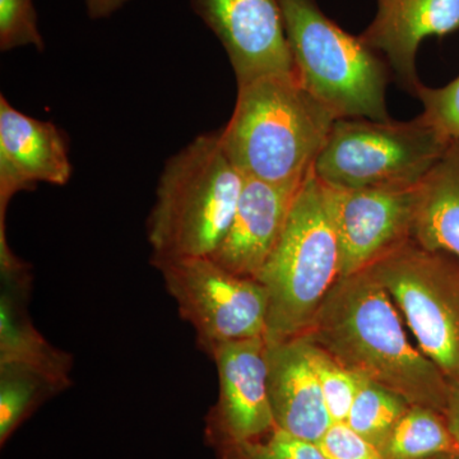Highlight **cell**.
<instances>
[{
  "label": "cell",
  "mask_w": 459,
  "mask_h": 459,
  "mask_svg": "<svg viewBox=\"0 0 459 459\" xmlns=\"http://www.w3.org/2000/svg\"><path fill=\"white\" fill-rule=\"evenodd\" d=\"M301 336L356 376L446 413L452 385L411 344L397 305L369 271L338 279Z\"/></svg>",
  "instance_id": "obj_1"
},
{
  "label": "cell",
  "mask_w": 459,
  "mask_h": 459,
  "mask_svg": "<svg viewBox=\"0 0 459 459\" xmlns=\"http://www.w3.org/2000/svg\"><path fill=\"white\" fill-rule=\"evenodd\" d=\"M336 120L296 72L263 75L238 86L237 105L220 142L247 179L300 186Z\"/></svg>",
  "instance_id": "obj_2"
},
{
  "label": "cell",
  "mask_w": 459,
  "mask_h": 459,
  "mask_svg": "<svg viewBox=\"0 0 459 459\" xmlns=\"http://www.w3.org/2000/svg\"><path fill=\"white\" fill-rule=\"evenodd\" d=\"M244 181L219 133L198 135L171 156L147 220L151 264L212 255L231 226Z\"/></svg>",
  "instance_id": "obj_3"
},
{
  "label": "cell",
  "mask_w": 459,
  "mask_h": 459,
  "mask_svg": "<svg viewBox=\"0 0 459 459\" xmlns=\"http://www.w3.org/2000/svg\"><path fill=\"white\" fill-rule=\"evenodd\" d=\"M340 279V247L322 181L310 171L259 273L268 298L265 342L301 336Z\"/></svg>",
  "instance_id": "obj_4"
},
{
  "label": "cell",
  "mask_w": 459,
  "mask_h": 459,
  "mask_svg": "<svg viewBox=\"0 0 459 459\" xmlns=\"http://www.w3.org/2000/svg\"><path fill=\"white\" fill-rule=\"evenodd\" d=\"M295 72L305 89L337 119L391 120L388 62L341 29L316 0H279Z\"/></svg>",
  "instance_id": "obj_5"
},
{
  "label": "cell",
  "mask_w": 459,
  "mask_h": 459,
  "mask_svg": "<svg viewBox=\"0 0 459 459\" xmlns=\"http://www.w3.org/2000/svg\"><path fill=\"white\" fill-rule=\"evenodd\" d=\"M451 142L422 115L410 122L337 119L313 171L332 188L416 186Z\"/></svg>",
  "instance_id": "obj_6"
},
{
  "label": "cell",
  "mask_w": 459,
  "mask_h": 459,
  "mask_svg": "<svg viewBox=\"0 0 459 459\" xmlns=\"http://www.w3.org/2000/svg\"><path fill=\"white\" fill-rule=\"evenodd\" d=\"M367 270L394 299L419 349L459 388V258L410 240Z\"/></svg>",
  "instance_id": "obj_7"
},
{
  "label": "cell",
  "mask_w": 459,
  "mask_h": 459,
  "mask_svg": "<svg viewBox=\"0 0 459 459\" xmlns=\"http://www.w3.org/2000/svg\"><path fill=\"white\" fill-rule=\"evenodd\" d=\"M152 265L207 355L219 344L265 336L268 298L258 280L231 273L208 256Z\"/></svg>",
  "instance_id": "obj_8"
},
{
  "label": "cell",
  "mask_w": 459,
  "mask_h": 459,
  "mask_svg": "<svg viewBox=\"0 0 459 459\" xmlns=\"http://www.w3.org/2000/svg\"><path fill=\"white\" fill-rule=\"evenodd\" d=\"M419 184L362 189L323 184L340 247V279L412 240Z\"/></svg>",
  "instance_id": "obj_9"
},
{
  "label": "cell",
  "mask_w": 459,
  "mask_h": 459,
  "mask_svg": "<svg viewBox=\"0 0 459 459\" xmlns=\"http://www.w3.org/2000/svg\"><path fill=\"white\" fill-rule=\"evenodd\" d=\"M264 337L219 344L216 364L219 397L205 418V440L212 448L250 442L276 429L267 391Z\"/></svg>",
  "instance_id": "obj_10"
},
{
  "label": "cell",
  "mask_w": 459,
  "mask_h": 459,
  "mask_svg": "<svg viewBox=\"0 0 459 459\" xmlns=\"http://www.w3.org/2000/svg\"><path fill=\"white\" fill-rule=\"evenodd\" d=\"M189 4L221 42L238 86L295 72L279 0H189Z\"/></svg>",
  "instance_id": "obj_11"
},
{
  "label": "cell",
  "mask_w": 459,
  "mask_h": 459,
  "mask_svg": "<svg viewBox=\"0 0 459 459\" xmlns=\"http://www.w3.org/2000/svg\"><path fill=\"white\" fill-rule=\"evenodd\" d=\"M71 175L68 146L56 124L22 114L0 96V238L14 195L39 183L65 186Z\"/></svg>",
  "instance_id": "obj_12"
},
{
  "label": "cell",
  "mask_w": 459,
  "mask_h": 459,
  "mask_svg": "<svg viewBox=\"0 0 459 459\" xmlns=\"http://www.w3.org/2000/svg\"><path fill=\"white\" fill-rule=\"evenodd\" d=\"M300 186H274L246 178L228 234L208 258L238 276L258 279Z\"/></svg>",
  "instance_id": "obj_13"
},
{
  "label": "cell",
  "mask_w": 459,
  "mask_h": 459,
  "mask_svg": "<svg viewBox=\"0 0 459 459\" xmlns=\"http://www.w3.org/2000/svg\"><path fill=\"white\" fill-rule=\"evenodd\" d=\"M267 391L274 427L318 444L333 424L304 337L267 343Z\"/></svg>",
  "instance_id": "obj_14"
},
{
  "label": "cell",
  "mask_w": 459,
  "mask_h": 459,
  "mask_svg": "<svg viewBox=\"0 0 459 459\" xmlns=\"http://www.w3.org/2000/svg\"><path fill=\"white\" fill-rule=\"evenodd\" d=\"M459 30V0H379L377 13L361 39L385 54L402 86L415 95L420 84L416 56L429 36Z\"/></svg>",
  "instance_id": "obj_15"
},
{
  "label": "cell",
  "mask_w": 459,
  "mask_h": 459,
  "mask_svg": "<svg viewBox=\"0 0 459 459\" xmlns=\"http://www.w3.org/2000/svg\"><path fill=\"white\" fill-rule=\"evenodd\" d=\"M412 240L431 252L459 258V140L420 181Z\"/></svg>",
  "instance_id": "obj_16"
},
{
  "label": "cell",
  "mask_w": 459,
  "mask_h": 459,
  "mask_svg": "<svg viewBox=\"0 0 459 459\" xmlns=\"http://www.w3.org/2000/svg\"><path fill=\"white\" fill-rule=\"evenodd\" d=\"M26 276H3L5 285L0 310V362L31 365L69 385L71 356L51 346L26 314Z\"/></svg>",
  "instance_id": "obj_17"
},
{
  "label": "cell",
  "mask_w": 459,
  "mask_h": 459,
  "mask_svg": "<svg viewBox=\"0 0 459 459\" xmlns=\"http://www.w3.org/2000/svg\"><path fill=\"white\" fill-rule=\"evenodd\" d=\"M66 386L31 365L0 362V442H7L42 402Z\"/></svg>",
  "instance_id": "obj_18"
},
{
  "label": "cell",
  "mask_w": 459,
  "mask_h": 459,
  "mask_svg": "<svg viewBox=\"0 0 459 459\" xmlns=\"http://www.w3.org/2000/svg\"><path fill=\"white\" fill-rule=\"evenodd\" d=\"M385 459H429L458 455L446 416L412 404L379 449Z\"/></svg>",
  "instance_id": "obj_19"
},
{
  "label": "cell",
  "mask_w": 459,
  "mask_h": 459,
  "mask_svg": "<svg viewBox=\"0 0 459 459\" xmlns=\"http://www.w3.org/2000/svg\"><path fill=\"white\" fill-rule=\"evenodd\" d=\"M411 406L401 394L360 377L346 424L380 449Z\"/></svg>",
  "instance_id": "obj_20"
},
{
  "label": "cell",
  "mask_w": 459,
  "mask_h": 459,
  "mask_svg": "<svg viewBox=\"0 0 459 459\" xmlns=\"http://www.w3.org/2000/svg\"><path fill=\"white\" fill-rule=\"evenodd\" d=\"M304 340L307 341L313 369L318 377L332 422H346L358 394L360 377L344 369L340 362L319 347L314 346L307 338Z\"/></svg>",
  "instance_id": "obj_21"
},
{
  "label": "cell",
  "mask_w": 459,
  "mask_h": 459,
  "mask_svg": "<svg viewBox=\"0 0 459 459\" xmlns=\"http://www.w3.org/2000/svg\"><path fill=\"white\" fill-rule=\"evenodd\" d=\"M219 459H327L318 444L274 429L267 437L214 448Z\"/></svg>",
  "instance_id": "obj_22"
},
{
  "label": "cell",
  "mask_w": 459,
  "mask_h": 459,
  "mask_svg": "<svg viewBox=\"0 0 459 459\" xmlns=\"http://www.w3.org/2000/svg\"><path fill=\"white\" fill-rule=\"evenodd\" d=\"M32 45L44 50L32 0H0V50Z\"/></svg>",
  "instance_id": "obj_23"
},
{
  "label": "cell",
  "mask_w": 459,
  "mask_h": 459,
  "mask_svg": "<svg viewBox=\"0 0 459 459\" xmlns=\"http://www.w3.org/2000/svg\"><path fill=\"white\" fill-rule=\"evenodd\" d=\"M415 96L424 107L422 117L449 140H459V75L437 89L421 83Z\"/></svg>",
  "instance_id": "obj_24"
},
{
  "label": "cell",
  "mask_w": 459,
  "mask_h": 459,
  "mask_svg": "<svg viewBox=\"0 0 459 459\" xmlns=\"http://www.w3.org/2000/svg\"><path fill=\"white\" fill-rule=\"evenodd\" d=\"M318 446L327 459H385L376 446L353 431L346 422L332 424Z\"/></svg>",
  "instance_id": "obj_25"
},
{
  "label": "cell",
  "mask_w": 459,
  "mask_h": 459,
  "mask_svg": "<svg viewBox=\"0 0 459 459\" xmlns=\"http://www.w3.org/2000/svg\"><path fill=\"white\" fill-rule=\"evenodd\" d=\"M131 0H86L87 13L91 20L108 18Z\"/></svg>",
  "instance_id": "obj_26"
},
{
  "label": "cell",
  "mask_w": 459,
  "mask_h": 459,
  "mask_svg": "<svg viewBox=\"0 0 459 459\" xmlns=\"http://www.w3.org/2000/svg\"><path fill=\"white\" fill-rule=\"evenodd\" d=\"M444 416H446V424H448L453 439L457 446L459 455V388L452 386L451 397H449L448 407H446Z\"/></svg>",
  "instance_id": "obj_27"
},
{
  "label": "cell",
  "mask_w": 459,
  "mask_h": 459,
  "mask_svg": "<svg viewBox=\"0 0 459 459\" xmlns=\"http://www.w3.org/2000/svg\"><path fill=\"white\" fill-rule=\"evenodd\" d=\"M429 459H459L458 455H435V457H431Z\"/></svg>",
  "instance_id": "obj_28"
}]
</instances>
